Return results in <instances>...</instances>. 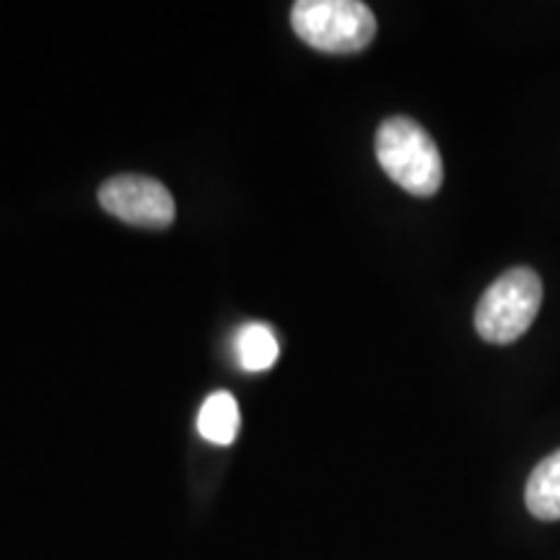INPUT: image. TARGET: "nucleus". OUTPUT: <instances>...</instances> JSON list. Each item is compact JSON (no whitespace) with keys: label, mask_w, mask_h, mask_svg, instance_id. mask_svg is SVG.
<instances>
[{"label":"nucleus","mask_w":560,"mask_h":560,"mask_svg":"<svg viewBox=\"0 0 560 560\" xmlns=\"http://www.w3.org/2000/svg\"><path fill=\"white\" fill-rule=\"evenodd\" d=\"M234 355L244 371L257 374V371L272 369L280 355V342L265 322H249L234 335Z\"/></svg>","instance_id":"nucleus-7"},{"label":"nucleus","mask_w":560,"mask_h":560,"mask_svg":"<svg viewBox=\"0 0 560 560\" xmlns=\"http://www.w3.org/2000/svg\"><path fill=\"white\" fill-rule=\"evenodd\" d=\"M529 514L542 522L560 520V450L545 457L535 467L524 490Z\"/></svg>","instance_id":"nucleus-5"},{"label":"nucleus","mask_w":560,"mask_h":560,"mask_svg":"<svg viewBox=\"0 0 560 560\" xmlns=\"http://www.w3.org/2000/svg\"><path fill=\"white\" fill-rule=\"evenodd\" d=\"M542 306V280L532 268H511L488 285L475 310V330L486 342L520 340Z\"/></svg>","instance_id":"nucleus-2"},{"label":"nucleus","mask_w":560,"mask_h":560,"mask_svg":"<svg viewBox=\"0 0 560 560\" xmlns=\"http://www.w3.org/2000/svg\"><path fill=\"white\" fill-rule=\"evenodd\" d=\"M240 405L231 392H213L206 397L198 412V433L210 444L229 446L240 436Z\"/></svg>","instance_id":"nucleus-6"},{"label":"nucleus","mask_w":560,"mask_h":560,"mask_svg":"<svg viewBox=\"0 0 560 560\" xmlns=\"http://www.w3.org/2000/svg\"><path fill=\"white\" fill-rule=\"evenodd\" d=\"M376 161L395 185L416 198H431L444 182V161L436 143L410 117H387L380 125Z\"/></svg>","instance_id":"nucleus-1"},{"label":"nucleus","mask_w":560,"mask_h":560,"mask_svg":"<svg viewBox=\"0 0 560 560\" xmlns=\"http://www.w3.org/2000/svg\"><path fill=\"white\" fill-rule=\"evenodd\" d=\"M100 202L115 219L140 229H166L177 213L172 192L143 174H117L107 179L100 187Z\"/></svg>","instance_id":"nucleus-4"},{"label":"nucleus","mask_w":560,"mask_h":560,"mask_svg":"<svg viewBox=\"0 0 560 560\" xmlns=\"http://www.w3.org/2000/svg\"><path fill=\"white\" fill-rule=\"evenodd\" d=\"M291 26L299 39L330 55L361 52L376 34L374 11L359 0H299Z\"/></svg>","instance_id":"nucleus-3"}]
</instances>
